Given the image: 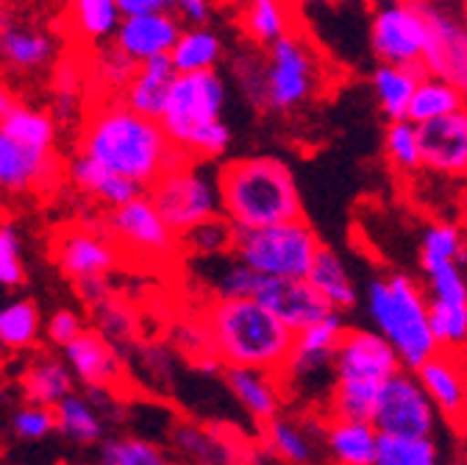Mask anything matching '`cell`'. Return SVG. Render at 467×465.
<instances>
[{
  "instance_id": "1",
  "label": "cell",
  "mask_w": 467,
  "mask_h": 465,
  "mask_svg": "<svg viewBox=\"0 0 467 465\" xmlns=\"http://www.w3.org/2000/svg\"><path fill=\"white\" fill-rule=\"evenodd\" d=\"M170 140L156 118L134 111L123 98L103 100L84 123L81 153L123 176L150 185L164 170Z\"/></svg>"
},
{
  "instance_id": "2",
  "label": "cell",
  "mask_w": 467,
  "mask_h": 465,
  "mask_svg": "<svg viewBox=\"0 0 467 465\" xmlns=\"http://www.w3.org/2000/svg\"><path fill=\"white\" fill-rule=\"evenodd\" d=\"M206 343L225 365H248L281 374L292 354V332L256 299H214L206 310Z\"/></svg>"
},
{
  "instance_id": "3",
  "label": "cell",
  "mask_w": 467,
  "mask_h": 465,
  "mask_svg": "<svg viewBox=\"0 0 467 465\" xmlns=\"http://www.w3.org/2000/svg\"><path fill=\"white\" fill-rule=\"evenodd\" d=\"M220 212L231 226L259 228L304 217L292 170L275 156L234 159L217 170Z\"/></svg>"
},
{
  "instance_id": "4",
  "label": "cell",
  "mask_w": 467,
  "mask_h": 465,
  "mask_svg": "<svg viewBox=\"0 0 467 465\" xmlns=\"http://www.w3.org/2000/svg\"><path fill=\"white\" fill-rule=\"evenodd\" d=\"M365 310L373 329L392 345L400 368L415 371L440 352L429 326L426 290L415 276L398 270L373 276L365 287Z\"/></svg>"
},
{
  "instance_id": "5",
  "label": "cell",
  "mask_w": 467,
  "mask_h": 465,
  "mask_svg": "<svg viewBox=\"0 0 467 465\" xmlns=\"http://www.w3.org/2000/svg\"><path fill=\"white\" fill-rule=\"evenodd\" d=\"M320 246V238L304 217L259 228L234 226L231 235V254L240 262L259 273L286 279H306Z\"/></svg>"
},
{
  "instance_id": "6",
  "label": "cell",
  "mask_w": 467,
  "mask_h": 465,
  "mask_svg": "<svg viewBox=\"0 0 467 465\" xmlns=\"http://www.w3.org/2000/svg\"><path fill=\"white\" fill-rule=\"evenodd\" d=\"M320 59L315 48L298 37L284 34L265 45L262 56V109L296 111L309 103L320 90Z\"/></svg>"
},
{
  "instance_id": "7",
  "label": "cell",
  "mask_w": 467,
  "mask_h": 465,
  "mask_svg": "<svg viewBox=\"0 0 467 465\" xmlns=\"http://www.w3.org/2000/svg\"><path fill=\"white\" fill-rule=\"evenodd\" d=\"M148 198L164 217V223L182 238L184 231L195 228L203 220H212L220 212L217 173H209L192 159L179 170H167L148 185Z\"/></svg>"
},
{
  "instance_id": "8",
  "label": "cell",
  "mask_w": 467,
  "mask_h": 465,
  "mask_svg": "<svg viewBox=\"0 0 467 465\" xmlns=\"http://www.w3.org/2000/svg\"><path fill=\"white\" fill-rule=\"evenodd\" d=\"M225 106V81L217 70H198V73H179L167 92L159 123L172 145L184 148L187 140L223 118Z\"/></svg>"
},
{
  "instance_id": "9",
  "label": "cell",
  "mask_w": 467,
  "mask_h": 465,
  "mask_svg": "<svg viewBox=\"0 0 467 465\" xmlns=\"http://www.w3.org/2000/svg\"><path fill=\"white\" fill-rule=\"evenodd\" d=\"M431 39L429 6L420 0H379L370 17V50L379 62L418 65Z\"/></svg>"
},
{
  "instance_id": "10",
  "label": "cell",
  "mask_w": 467,
  "mask_h": 465,
  "mask_svg": "<svg viewBox=\"0 0 467 465\" xmlns=\"http://www.w3.org/2000/svg\"><path fill=\"white\" fill-rule=\"evenodd\" d=\"M370 421L384 435H434L440 413L415 371L400 368L381 385Z\"/></svg>"
},
{
  "instance_id": "11",
  "label": "cell",
  "mask_w": 467,
  "mask_h": 465,
  "mask_svg": "<svg viewBox=\"0 0 467 465\" xmlns=\"http://www.w3.org/2000/svg\"><path fill=\"white\" fill-rule=\"evenodd\" d=\"M109 235L123 248L140 257H150V259H164L179 246L175 231L164 223V217L159 215L148 193L111 209Z\"/></svg>"
},
{
  "instance_id": "12",
  "label": "cell",
  "mask_w": 467,
  "mask_h": 465,
  "mask_svg": "<svg viewBox=\"0 0 467 465\" xmlns=\"http://www.w3.org/2000/svg\"><path fill=\"white\" fill-rule=\"evenodd\" d=\"M395 371L398 354L376 329H345L334 348V382L384 385Z\"/></svg>"
},
{
  "instance_id": "13",
  "label": "cell",
  "mask_w": 467,
  "mask_h": 465,
  "mask_svg": "<svg viewBox=\"0 0 467 465\" xmlns=\"http://www.w3.org/2000/svg\"><path fill=\"white\" fill-rule=\"evenodd\" d=\"M58 173L53 148H34L0 129V193L23 196L47 187Z\"/></svg>"
},
{
  "instance_id": "14",
  "label": "cell",
  "mask_w": 467,
  "mask_h": 465,
  "mask_svg": "<svg viewBox=\"0 0 467 465\" xmlns=\"http://www.w3.org/2000/svg\"><path fill=\"white\" fill-rule=\"evenodd\" d=\"M251 299H256L270 312H275L292 332L304 329L306 323H312L328 312V304L317 296V290L306 279L259 273V281H256V290Z\"/></svg>"
},
{
  "instance_id": "15",
  "label": "cell",
  "mask_w": 467,
  "mask_h": 465,
  "mask_svg": "<svg viewBox=\"0 0 467 465\" xmlns=\"http://www.w3.org/2000/svg\"><path fill=\"white\" fill-rule=\"evenodd\" d=\"M431 39L423 53L426 73L448 79L467 100V26L456 17L429 6Z\"/></svg>"
},
{
  "instance_id": "16",
  "label": "cell",
  "mask_w": 467,
  "mask_h": 465,
  "mask_svg": "<svg viewBox=\"0 0 467 465\" xmlns=\"http://www.w3.org/2000/svg\"><path fill=\"white\" fill-rule=\"evenodd\" d=\"M423 167L440 176H467V103L445 118L420 123Z\"/></svg>"
},
{
  "instance_id": "17",
  "label": "cell",
  "mask_w": 467,
  "mask_h": 465,
  "mask_svg": "<svg viewBox=\"0 0 467 465\" xmlns=\"http://www.w3.org/2000/svg\"><path fill=\"white\" fill-rule=\"evenodd\" d=\"M182 34V20L172 15V9H150L137 15H123L111 42L126 50L134 62L153 59V56L170 53Z\"/></svg>"
},
{
  "instance_id": "18",
  "label": "cell",
  "mask_w": 467,
  "mask_h": 465,
  "mask_svg": "<svg viewBox=\"0 0 467 465\" xmlns=\"http://www.w3.org/2000/svg\"><path fill=\"white\" fill-rule=\"evenodd\" d=\"M56 262L73 281L98 279L117 265V248L98 228H73L56 240Z\"/></svg>"
},
{
  "instance_id": "19",
  "label": "cell",
  "mask_w": 467,
  "mask_h": 465,
  "mask_svg": "<svg viewBox=\"0 0 467 465\" xmlns=\"http://www.w3.org/2000/svg\"><path fill=\"white\" fill-rule=\"evenodd\" d=\"M65 363L73 371V379L89 385L92 390L114 387L123 374L120 360H117L106 334L92 329H84L76 340L65 345Z\"/></svg>"
},
{
  "instance_id": "20",
  "label": "cell",
  "mask_w": 467,
  "mask_h": 465,
  "mask_svg": "<svg viewBox=\"0 0 467 465\" xmlns=\"http://www.w3.org/2000/svg\"><path fill=\"white\" fill-rule=\"evenodd\" d=\"M267 451L281 462H315L323 457V427L296 416L275 413L262 424Z\"/></svg>"
},
{
  "instance_id": "21",
  "label": "cell",
  "mask_w": 467,
  "mask_h": 465,
  "mask_svg": "<svg viewBox=\"0 0 467 465\" xmlns=\"http://www.w3.org/2000/svg\"><path fill=\"white\" fill-rule=\"evenodd\" d=\"M225 385L254 421L265 424L267 418L281 413L284 385H281L278 374L262 371V368H248V365H228Z\"/></svg>"
},
{
  "instance_id": "22",
  "label": "cell",
  "mask_w": 467,
  "mask_h": 465,
  "mask_svg": "<svg viewBox=\"0 0 467 465\" xmlns=\"http://www.w3.org/2000/svg\"><path fill=\"white\" fill-rule=\"evenodd\" d=\"M379 429L365 418L328 416L323 424V451L339 465H376Z\"/></svg>"
},
{
  "instance_id": "23",
  "label": "cell",
  "mask_w": 467,
  "mask_h": 465,
  "mask_svg": "<svg viewBox=\"0 0 467 465\" xmlns=\"http://www.w3.org/2000/svg\"><path fill=\"white\" fill-rule=\"evenodd\" d=\"M67 173H70L73 187H76L81 196L95 198V201H100V204H106V206H111V209L145 193V185H140V182L123 176V173H114V170L98 164L95 159H89V156H84V153H78V156L70 162V170H67Z\"/></svg>"
},
{
  "instance_id": "24",
  "label": "cell",
  "mask_w": 467,
  "mask_h": 465,
  "mask_svg": "<svg viewBox=\"0 0 467 465\" xmlns=\"http://www.w3.org/2000/svg\"><path fill=\"white\" fill-rule=\"evenodd\" d=\"M306 281L317 290V296L328 304V310L350 312L359 304V287L354 281V273H350L345 259L328 246L317 248Z\"/></svg>"
},
{
  "instance_id": "25",
  "label": "cell",
  "mask_w": 467,
  "mask_h": 465,
  "mask_svg": "<svg viewBox=\"0 0 467 465\" xmlns=\"http://www.w3.org/2000/svg\"><path fill=\"white\" fill-rule=\"evenodd\" d=\"M415 376L423 385V390L429 393V398L437 407L440 416L456 418V416L464 413V407H467V379L462 376L459 365L448 354H442V352L431 354L423 365L415 368Z\"/></svg>"
},
{
  "instance_id": "26",
  "label": "cell",
  "mask_w": 467,
  "mask_h": 465,
  "mask_svg": "<svg viewBox=\"0 0 467 465\" xmlns=\"http://www.w3.org/2000/svg\"><path fill=\"white\" fill-rule=\"evenodd\" d=\"M175 68L170 62V56H153V59H145L137 65V73L134 79L129 81V87L123 90V100L145 114V118H156L159 121V114L164 109V100H167V92L175 81Z\"/></svg>"
},
{
  "instance_id": "27",
  "label": "cell",
  "mask_w": 467,
  "mask_h": 465,
  "mask_svg": "<svg viewBox=\"0 0 467 465\" xmlns=\"http://www.w3.org/2000/svg\"><path fill=\"white\" fill-rule=\"evenodd\" d=\"M426 68L423 62L418 65H389V62H379V68L370 76V87L376 95V103L381 109V114L387 121H398L406 118V106L409 98H412L418 81L423 79Z\"/></svg>"
},
{
  "instance_id": "28",
  "label": "cell",
  "mask_w": 467,
  "mask_h": 465,
  "mask_svg": "<svg viewBox=\"0 0 467 465\" xmlns=\"http://www.w3.org/2000/svg\"><path fill=\"white\" fill-rule=\"evenodd\" d=\"M56 45L47 34L28 26L4 20L0 23V59L15 70H39L50 65Z\"/></svg>"
},
{
  "instance_id": "29",
  "label": "cell",
  "mask_w": 467,
  "mask_h": 465,
  "mask_svg": "<svg viewBox=\"0 0 467 465\" xmlns=\"http://www.w3.org/2000/svg\"><path fill=\"white\" fill-rule=\"evenodd\" d=\"M223 39L206 28V26H192V28H182L179 39L170 48V62L175 68V73H198V70H217V65L223 62Z\"/></svg>"
},
{
  "instance_id": "30",
  "label": "cell",
  "mask_w": 467,
  "mask_h": 465,
  "mask_svg": "<svg viewBox=\"0 0 467 465\" xmlns=\"http://www.w3.org/2000/svg\"><path fill=\"white\" fill-rule=\"evenodd\" d=\"M464 103H467L464 95H462L448 79L434 76V73H423V79L418 81L412 98H409L406 118L420 126V123L445 118V114L462 109Z\"/></svg>"
},
{
  "instance_id": "31",
  "label": "cell",
  "mask_w": 467,
  "mask_h": 465,
  "mask_svg": "<svg viewBox=\"0 0 467 465\" xmlns=\"http://www.w3.org/2000/svg\"><path fill=\"white\" fill-rule=\"evenodd\" d=\"M123 12L117 0H70V23L84 45H103L114 37Z\"/></svg>"
},
{
  "instance_id": "32",
  "label": "cell",
  "mask_w": 467,
  "mask_h": 465,
  "mask_svg": "<svg viewBox=\"0 0 467 465\" xmlns=\"http://www.w3.org/2000/svg\"><path fill=\"white\" fill-rule=\"evenodd\" d=\"M56 432H62L67 440L78 446H92L103 438V421L95 410V404L84 396L67 393L62 401L53 404Z\"/></svg>"
},
{
  "instance_id": "33",
  "label": "cell",
  "mask_w": 467,
  "mask_h": 465,
  "mask_svg": "<svg viewBox=\"0 0 467 465\" xmlns=\"http://www.w3.org/2000/svg\"><path fill=\"white\" fill-rule=\"evenodd\" d=\"M26 398L31 404H45L53 407L56 401H62L67 393H73V371L67 363L56 357H42L31 363V368L23 376Z\"/></svg>"
},
{
  "instance_id": "34",
  "label": "cell",
  "mask_w": 467,
  "mask_h": 465,
  "mask_svg": "<svg viewBox=\"0 0 467 465\" xmlns=\"http://www.w3.org/2000/svg\"><path fill=\"white\" fill-rule=\"evenodd\" d=\"M440 443L434 435H384L379 432L376 465H434Z\"/></svg>"
},
{
  "instance_id": "35",
  "label": "cell",
  "mask_w": 467,
  "mask_h": 465,
  "mask_svg": "<svg viewBox=\"0 0 467 465\" xmlns=\"http://www.w3.org/2000/svg\"><path fill=\"white\" fill-rule=\"evenodd\" d=\"M426 299L467 304V279L462 273V259L448 257H420Z\"/></svg>"
},
{
  "instance_id": "36",
  "label": "cell",
  "mask_w": 467,
  "mask_h": 465,
  "mask_svg": "<svg viewBox=\"0 0 467 465\" xmlns=\"http://www.w3.org/2000/svg\"><path fill=\"white\" fill-rule=\"evenodd\" d=\"M243 26H245V34L256 45L265 48V45L281 39L284 34H289L292 15L284 0H245Z\"/></svg>"
},
{
  "instance_id": "37",
  "label": "cell",
  "mask_w": 467,
  "mask_h": 465,
  "mask_svg": "<svg viewBox=\"0 0 467 465\" xmlns=\"http://www.w3.org/2000/svg\"><path fill=\"white\" fill-rule=\"evenodd\" d=\"M0 129L34 148H53L56 143V123L50 114L26 103H12V109L0 118Z\"/></svg>"
},
{
  "instance_id": "38",
  "label": "cell",
  "mask_w": 467,
  "mask_h": 465,
  "mask_svg": "<svg viewBox=\"0 0 467 465\" xmlns=\"http://www.w3.org/2000/svg\"><path fill=\"white\" fill-rule=\"evenodd\" d=\"M42 318L36 304L31 301H12L0 310V348L26 352L39 340Z\"/></svg>"
},
{
  "instance_id": "39",
  "label": "cell",
  "mask_w": 467,
  "mask_h": 465,
  "mask_svg": "<svg viewBox=\"0 0 467 465\" xmlns=\"http://www.w3.org/2000/svg\"><path fill=\"white\" fill-rule=\"evenodd\" d=\"M384 153L400 173H418L423 167L420 151V129L409 118L389 121L384 129Z\"/></svg>"
},
{
  "instance_id": "40",
  "label": "cell",
  "mask_w": 467,
  "mask_h": 465,
  "mask_svg": "<svg viewBox=\"0 0 467 465\" xmlns=\"http://www.w3.org/2000/svg\"><path fill=\"white\" fill-rule=\"evenodd\" d=\"M426 304H429V326L440 352L467 348V304H448L437 299H426Z\"/></svg>"
},
{
  "instance_id": "41",
  "label": "cell",
  "mask_w": 467,
  "mask_h": 465,
  "mask_svg": "<svg viewBox=\"0 0 467 465\" xmlns=\"http://www.w3.org/2000/svg\"><path fill=\"white\" fill-rule=\"evenodd\" d=\"M137 65L126 50L117 48L111 39L98 45L95 62H92V76L98 79V84L109 92H123L129 87V81L137 73Z\"/></svg>"
},
{
  "instance_id": "42",
  "label": "cell",
  "mask_w": 467,
  "mask_h": 465,
  "mask_svg": "<svg viewBox=\"0 0 467 465\" xmlns=\"http://www.w3.org/2000/svg\"><path fill=\"white\" fill-rule=\"evenodd\" d=\"M231 235H234V226L223 215H217V217L203 220L195 228L184 231V235L179 238V243L192 257H217V254L231 251Z\"/></svg>"
},
{
  "instance_id": "43",
  "label": "cell",
  "mask_w": 467,
  "mask_h": 465,
  "mask_svg": "<svg viewBox=\"0 0 467 465\" xmlns=\"http://www.w3.org/2000/svg\"><path fill=\"white\" fill-rule=\"evenodd\" d=\"M100 460L106 465H161L164 454L145 438H114L100 446Z\"/></svg>"
},
{
  "instance_id": "44",
  "label": "cell",
  "mask_w": 467,
  "mask_h": 465,
  "mask_svg": "<svg viewBox=\"0 0 467 465\" xmlns=\"http://www.w3.org/2000/svg\"><path fill=\"white\" fill-rule=\"evenodd\" d=\"M420 257H448L464 259V240L453 223H431L423 228L420 238Z\"/></svg>"
},
{
  "instance_id": "45",
  "label": "cell",
  "mask_w": 467,
  "mask_h": 465,
  "mask_svg": "<svg viewBox=\"0 0 467 465\" xmlns=\"http://www.w3.org/2000/svg\"><path fill=\"white\" fill-rule=\"evenodd\" d=\"M20 238L17 231L0 220V284L4 287H20L26 281L23 254H20Z\"/></svg>"
},
{
  "instance_id": "46",
  "label": "cell",
  "mask_w": 467,
  "mask_h": 465,
  "mask_svg": "<svg viewBox=\"0 0 467 465\" xmlns=\"http://www.w3.org/2000/svg\"><path fill=\"white\" fill-rule=\"evenodd\" d=\"M12 429L17 438L23 440H42L47 438L50 432H56V416H53V407H45V404H31V407H23V410L15 416L12 421Z\"/></svg>"
},
{
  "instance_id": "47",
  "label": "cell",
  "mask_w": 467,
  "mask_h": 465,
  "mask_svg": "<svg viewBox=\"0 0 467 465\" xmlns=\"http://www.w3.org/2000/svg\"><path fill=\"white\" fill-rule=\"evenodd\" d=\"M175 443H179V449H182L187 457H192V460H206V462H212V454H209V451H228L225 446L214 443V440L209 438V432L195 429V427H184V429L175 432Z\"/></svg>"
},
{
  "instance_id": "48",
  "label": "cell",
  "mask_w": 467,
  "mask_h": 465,
  "mask_svg": "<svg viewBox=\"0 0 467 465\" xmlns=\"http://www.w3.org/2000/svg\"><path fill=\"white\" fill-rule=\"evenodd\" d=\"M84 332V323H81V315L73 312V310H58L50 315L47 321V337L53 345L65 348L70 340H76L78 334Z\"/></svg>"
},
{
  "instance_id": "49",
  "label": "cell",
  "mask_w": 467,
  "mask_h": 465,
  "mask_svg": "<svg viewBox=\"0 0 467 465\" xmlns=\"http://www.w3.org/2000/svg\"><path fill=\"white\" fill-rule=\"evenodd\" d=\"M170 9L179 15L187 26H209L214 15L212 0H172Z\"/></svg>"
},
{
  "instance_id": "50",
  "label": "cell",
  "mask_w": 467,
  "mask_h": 465,
  "mask_svg": "<svg viewBox=\"0 0 467 465\" xmlns=\"http://www.w3.org/2000/svg\"><path fill=\"white\" fill-rule=\"evenodd\" d=\"M100 315H103V329H106L109 337H123L131 329V315L123 312V310H117L114 304H106L100 310Z\"/></svg>"
},
{
  "instance_id": "51",
  "label": "cell",
  "mask_w": 467,
  "mask_h": 465,
  "mask_svg": "<svg viewBox=\"0 0 467 465\" xmlns=\"http://www.w3.org/2000/svg\"><path fill=\"white\" fill-rule=\"evenodd\" d=\"M123 15H137V12H150V9H167L164 0H117Z\"/></svg>"
},
{
  "instance_id": "52",
  "label": "cell",
  "mask_w": 467,
  "mask_h": 465,
  "mask_svg": "<svg viewBox=\"0 0 467 465\" xmlns=\"http://www.w3.org/2000/svg\"><path fill=\"white\" fill-rule=\"evenodd\" d=\"M12 103H15V98L9 95V90H4V87H0V118H4V114L12 109Z\"/></svg>"
},
{
  "instance_id": "53",
  "label": "cell",
  "mask_w": 467,
  "mask_h": 465,
  "mask_svg": "<svg viewBox=\"0 0 467 465\" xmlns=\"http://www.w3.org/2000/svg\"><path fill=\"white\" fill-rule=\"evenodd\" d=\"M301 6H317V4H334V0H298Z\"/></svg>"
},
{
  "instance_id": "54",
  "label": "cell",
  "mask_w": 467,
  "mask_h": 465,
  "mask_svg": "<svg viewBox=\"0 0 467 465\" xmlns=\"http://www.w3.org/2000/svg\"><path fill=\"white\" fill-rule=\"evenodd\" d=\"M170 4H172V0H164V6H167V9H170Z\"/></svg>"
}]
</instances>
